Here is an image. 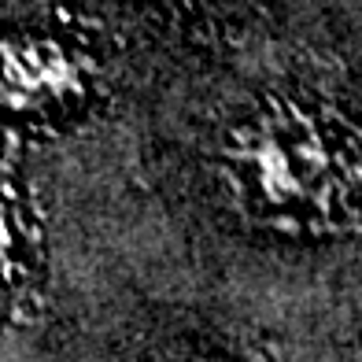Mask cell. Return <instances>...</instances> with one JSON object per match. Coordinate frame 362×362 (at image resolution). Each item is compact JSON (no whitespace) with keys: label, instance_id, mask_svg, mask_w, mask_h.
<instances>
[{"label":"cell","instance_id":"277c9868","mask_svg":"<svg viewBox=\"0 0 362 362\" xmlns=\"http://www.w3.org/2000/svg\"><path fill=\"white\" fill-rule=\"evenodd\" d=\"M4 215H8V207L0 204V218H4ZM8 244H11V229H8L4 222H0V270H4L8 262H11V252H8Z\"/></svg>","mask_w":362,"mask_h":362},{"label":"cell","instance_id":"3957f363","mask_svg":"<svg viewBox=\"0 0 362 362\" xmlns=\"http://www.w3.org/2000/svg\"><path fill=\"white\" fill-rule=\"evenodd\" d=\"M156 362H233V358L211 355V351H167V355L156 358Z\"/></svg>","mask_w":362,"mask_h":362},{"label":"cell","instance_id":"5b68a950","mask_svg":"<svg viewBox=\"0 0 362 362\" xmlns=\"http://www.w3.org/2000/svg\"><path fill=\"white\" fill-rule=\"evenodd\" d=\"M181 4H226V0H181Z\"/></svg>","mask_w":362,"mask_h":362},{"label":"cell","instance_id":"6da1fadb","mask_svg":"<svg viewBox=\"0 0 362 362\" xmlns=\"http://www.w3.org/2000/svg\"><path fill=\"white\" fill-rule=\"evenodd\" d=\"M229 181L262 218L329 215L344 196V152L303 111L270 107L229 144Z\"/></svg>","mask_w":362,"mask_h":362},{"label":"cell","instance_id":"7a4b0ae2","mask_svg":"<svg viewBox=\"0 0 362 362\" xmlns=\"http://www.w3.org/2000/svg\"><path fill=\"white\" fill-rule=\"evenodd\" d=\"M86 89V63L56 37H0V104L48 111Z\"/></svg>","mask_w":362,"mask_h":362}]
</instances>
